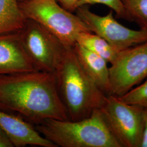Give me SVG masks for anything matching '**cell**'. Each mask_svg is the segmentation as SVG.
Instances as JSON below:
<instances>
[{
	"label": "cell",
	"instance_id": "9",
	"mask_svg": "<svg viewBox=\"0 0 147 147\" xmlns=\"http://www.w3.org/2000/svg\"><path fill=\"white\" fill-rule=\"evenodd\" d=\"M37 70L19 31L0 34V75Z\"/></svg>",
	"mask_w": 147,
	"mask_h": 147
},
{
	"label": "cell",
	"instance_id": "19",
	"mask_svg": "<svg viewBox=\"0 0 147 147\" xmlns=\"http://www.w3.org/2000/svg\"><path fill=\"white\" fill-rule=\"evenodd\" d=\"M143 121L144 129L141 147H147V107H144L143 110Z\"/></svg>",
	"mask_w": 147,
	"mask_h": 147
},
{
	"label": "cell",
	"instance_id": "17",
	"mask_svg": "<svg viewBox=\"0 0 147 147\" xmlns=\"http://www.w3.org/2000/svg\"><path fill=\"white\" fill-rule=\"evenodd\" d=\"M60 3L61 6L69 11H76L79 7L80 0H57Z\"/></svg>",
	"mask_w": 147,
	"mask_h": 147
},
{
	"label": "cell",
	"instance_id": "6",
	"mask_svg": "<svg viewBox=\"0 0 147 147\" xmlns=\"http://www.w3.org/2000/svg\"><path fill=\"white\" fill-rule=\"evenodd\" d=\"M27 53L38 70L54 73L66 46L37 22L27 19L19 31Z\"/></svg>",
	"mask_w": 147,
	"mask_h": 147
},
{
	"label": "cell",
	"instance_id": "13",
	"mask_svg": "<svg viewBox=\"0 0 147 147\" xmlns=\"http://www.w3.org/2000/svg\"><path fill=\"white\" fill-rule=\"evenodd\" d=\"M76 43L98 55L110 64L115 61L119 53L105 39L91 32L80 33L76 37Z\"/></svg>",
	"mask_w": 147,
	"mask_h": 147
},
{
	"label": "cell",
	"instance_id": "18",
	"mask_svg": "<svg viewBox=\"0 0 147 147\" xmlns=\"http://www.w3.org/2000/svg\"><path fill=\"white\" fill-rule=\"evenodd\" d=\"M14 145L6 132L0 127V147H13Z\"/></svg>",
	"mask_w": 147,
	"mask_h": 147
},
{
	"label": "cell",
	"instance_id": "2",
	"mask_svg": "<svg viewBox=\"0 0 147 147\" xmlns=\"http://www.w3.org/2000/svg\"><path fill=\"white\" fill-rule=\"evenodd\" d=\"M58 93L70 121L88 118L100 109L107 95L84 71L73 47H67L55 72Z\"/></svg>",
	"mask_w": 147,
	"mask_h": 147
},
{
	"label": "cell",
	"instance_id": "15",
	"mask_svg": "<svg viewBox=\"0 0 147 147\" xmlns=\"http://www.w3.org/2000/svg\"><path fill=\"white\" fill-rule=\"evenodd\" d=\"M127 104L140 105L147 107V79L126 94L119 97Z\"/></svg>",
	"mask_w": 147,
	"mask_h": 147
},
{
	"label": "cell",
	"instance_id": "21",
	"mask_svg": "<svg viewBox=\"0 0 147 147\" xmlns=\"http://www.w3.org/2000/svg\"></svg>",
	"mask_w": 147,
	"mask_h": 147
},
{
	"label": "cell",
	"instance_id": "7",
	"mask_svg": "<svg viewBox=\"0 0 147 147\" xmlns=\"http://www.w3.org/2000/svg\"><path fill=\"white\" fill-rule=\"evenodd\" d=\"M109 70L110 95L121 97L142 84L147 79V41L119 51Z\"/></svg>",
	"mask_w": 147,
	"mask_h": 147
},
{
	"label": "cell",
	"instance_id": "10",
	"mask_svg": "<svg viewBox=\"0 0 147 147\" xmlns=\"http://www.w3.org/2000/svg\"><path fill=\"white\" fill-rule=\"evenodd\" d=\"M0 127L10 137L14 147L38 146L43 147H56L53 142L40 134L31 123L19 115L6 113L0 109Z\"/></svg>",
	"mask_w": 147,
	"mask_h": 147
},
{
	"label": "cell",
	"instance_id": "4",
	"mask_svg": "<svg viewBox=\"0 0 147 147\" xmlns=\"http://www.w3.org/2000/svg\"><path fill=\"white\" fill-rule=\"evenodd\" d=\"M19 5L26 19L39 24L66 47H73L80 33L90 32L78 16L64 9L57 0H29Z\"/></svg>",
	"mask_w": 147,
	"mask_h": 147
},
{
	"label": "cell",
	"instance_id": "3",
	"mask_svg": "<svg viewBox=\"0 0 147 147\" xmlns=\"http://www.w3.org/2000/svg\"><path fill=\"white\" fill-rule=\"evenodd\" d=\"M33 126L57 147H121L99 109L84 119H47Z\"/></svg>",
	"mask_w": 147,
	"mask_h": 147
},
{
	"label": "cell",
	"instance_id": "8",
	"mask_svg": "<svg viewBox=\"0 0 147 147\" xmlns=\"http://www.w3.org/2000/svg\"><path fill=\"white\" fill-rule=\"evenodd\" d=\"M76 11L90 31L102 38L119 52L147 41V31L122 25L115 19L112 11L106 16H99L84 5L79 7Z\"/></svg>",
	"mask_w": 147,
	"mask_h": 147
},
{
	"label": "cell",
	"instance_id": "12",
	"mask_svg": "<svg viewBox=\"0 0 147 147\" xmlns=\"http://www.w3.org/2000/svg\"><path fill=\"white\" fill-rule=\"evenodd\" d=\"M27 19L18 0H0V34L19 31Z\"/></svg>",
	"mask_w": 147,
	"mask_h": 147
},
{
	"label": "cell",
	"instance_id": "1",
	"mask_svg": "<svg viewBox=\"0 0 147 147\" xmlns=\"http://www.w3.org/2000/svg\"><path fill=\"white\" fill-rule=\"evenodd\" d=\"M0 109L15 112L33 125L69 120L55 74L40 70L0 75Z\"/></svg>",
	"mask_w": 147,
	"mask_h": 147
},
{
	"label": "cell",
	"instance_id": "14",
	"mask_svg": "<svg viewBox=\"0 0 147 147\" xmlns=\"http://www.w3.org/2000/svg\"><path fill=\"white\" fill-rule=\"evenodd\" d=\"M130 22H136L140 29L147 31V0H121Z\"/></svg>",
	"mask_w": 147,
	"mask_h": 147
},
{
	"label": "cell",
	"instance_id": "5",
	"mask_svg": "<svg viewBox=\"0 0 147 147\" xmlns=\"http://www.w3.org/2000/svg\"><path fill=\"white\" fill-rule=\"evenodd\" d=\"M110 131L121 147H141L144 107L127 104L114 95H107L99 109Z\"/></svg>",
	"mask_w": 147,
	"mask_h": 147
},
{
	"label": "cell",
	"instance_id": "11",
	"mask_svg": "<svg viewBox=\"0 0 147 147\" xmlns=\"http://www.w3.org/2000/svg\"><path fill=\"white\" fill-rule=\"evenodd\" d=\"M74 49L87 75L106 95L110 94V75L106 61L78 43L74 45Z\"/></svg>",
	"mask_w": 147,
	"mask_h": 147
},
{
	"label": "cell",
	"instance_id": "20",
	"mask_svg": "<svg viewBox=\"0 0 147 147\" xmlns=\"http://www.w3.org/2000/svg\"><path fill=\"white\" fill-rule=\"evenodd\" d=\"M19 2H24V1H29V0H18Z\"/></svg>",
	"mask_w": 147,
	"mask_h": 147
},
{
	"label": "cell",
	"instance_id": "16",
	"mask_svg": "<svg viewBox=\"0 0 147 147\" xmlns=\"http://www.w3.org/2000/svg\"><path fill=\"white\" fill-rule=\"evenodd\" d=\"M94 4L106 5L116 13L118 18L130 21L129 16L121 0H80L79 7Z\"/></svg>",
	"mask_w": 147,
	"mask_h": 147
}]
</instances>
